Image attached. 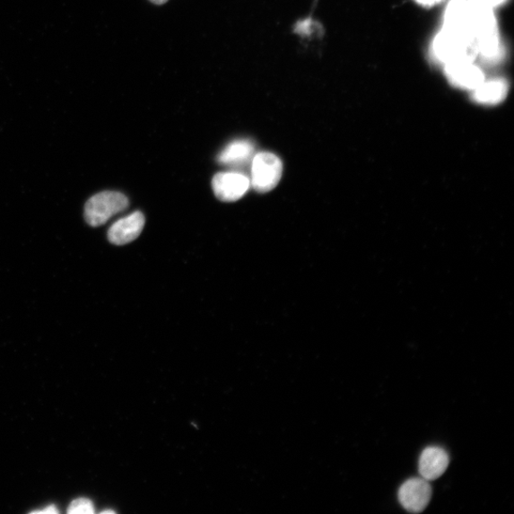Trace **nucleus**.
<instances>
[{
  "label": "nucleus",
  "mask_w": 514,
  "mask_h": 514,
  "mask_svg": "<svg viewBox=\"0 0 514 514\" xmlns=\"http://www.w3.org/2000/svg\"><path fill=\"white\" fill-rule=\"evenodd\" d=\"M433 52L447 65L462 61L473 62L477 48L472 34L444 28L433 41Z\"/></svg>",
  "instance_id": "1"
},
{
  "label": "nucleus",
  "mask_w": 514,
  "mask_h": 514,
  "mask_svg": "<svg viewBox=\"0 0 514 514\" xmlns=\"http://www.w3.org/2000/svg\"><path fill=\"white\" fill-rule=\"evenodd\" d=\"M283 163L277 155L268 152L255 154L251 163V187L258 193L273 191L282 179Z\"/></svg>",
  "instance_id": "2"
},
{
  "label": "nucleus",
  "mask_w": 514,
  "mask_h": 514,
  "mask_svg": "<svg viewBox=\"0 0 514 514\" xmlns=\"http://www.w3.org/2000/svg\"><path fill=\"white\" fill-rule=\"evenodd\" d=\"M128 198L118 192H103L91 196L85 206V220L91 227H99L126 210Z\"/></svg>",
  "instance_id": "3"
},
{
  "label": "nucleus",
  "mask_w": 514,
  "mask_h": 514,
  "mask_svg": "<svg viewBox=\"0 0 514 514\" xmlns=\"http://www.w3.org/2000/svg\"><path fill=\"white\" fill-rule=\"evenodd\" d=\"M215 196L223 202H236L250 189V178L240 171H223L216 174L212 181Z\"/></svg>",
  "instance_id": "4"
},
{
  "label": "nucleus",
  "mask_w": 514,
  "mask_h": 514,
  "mask_svg": "<svg viewBox=\"0 0 514 514\" xmlns=\"http://www.w3.org/2000/svg\"><path fill=\"white\" fill-rule=\"evenodd\" d=\"M399 502L413 513L423 512L431 498V487L424 478H411L403 483L398 492Z\"/></svg>",
  "instance_id": "5"
},
{
  "label": "nucleus",
  "mask_w": 514,
  "mask_h": 514,
  "mask_svg": "<svg viewBox=\"0 0 514 514\" xmlns=\"http://www.w3.org/2000/svg\"><path fill=\"white\" fill-rule=\"evenodd\" d=\"M145 217L142 212H135L121 218L108 231V239L112 244L126 245L135 240L144 231Z\"/></svg>",
  "instance_id": "6"
},
{
  "label": "nucleus",
  "mask_w": 514,
  "mask_h": 514,
  "mask_svg": "<svg viewBox=\"0 0 514 514\" xmlns=\"http://www.w3.org/2000/svg\"><path fill=\"white\" fill-rule=\"evenodd\" d=\"M255 154L256 147L250 140H235L217 155V162L231 168H245L251 166Z\"/></svg>",
  "instance_id": "7"
},
{
  "label": "nucleus",
  "mask_w": 514,
  "mask_h": 514,
  "mask_svg": "<svg viewBox=\"0 0 514 514\" xmlns=\"http://www.w3.org/2000/svg\"><path fill=\"white\" fill-rule=\"evenodd\" d=\"M445 72L448 80L459 88L475 90L484 83V74L472 61L447 65Z\"/></svg>",
  "instance_id": "8"
},
{
  "label": "nucleus",
  "mask_w": 514,
  "mask_h": 514,
  "mask_svg": "<svg viewBox=\"0 0 514 514\" xmlns=\"http://www.w3.org/2000/svg\"><path fill=\"white\" fill-rule=\"evenodd\" d=\"M449 463L446 450L439 447H429L420 456L419 474L428 481L438 479L446 472Z\"/></svg>",
  "instance_id": "9"
},
{
  "label": "nucleus",
  "mask_w": 514,
  "mask_h": 514,
  "mask_svg": "<svg viewBox=\"0 0 514 514\" xmlns=\"http://www.w3.org/2000/svg\"><path fill=\"white\" fill-rule=\"evenodd\" d=\"M444 28L472 34L468 0H451L446 10Z\"/></svg>",
  "instance_id": "10"
},
{
  "label": "nucleus",
  "mask_w": 514,
  "mask_h": 514,
  "mask_svg": "<svg viewBox=\"0 0 514 514\" xmlns=\"http://www.w3.org/2000/svg\"><path fill=\"white\" fill-rule=\"evenodd\" d=\"M509 86L506 81L494 80L483 83L475 90L473 98L477 103L494 105L503 101L508 93Z\"/></svg>",
  "instance_id": "11"
},
{
  "label": "nucleus",
  "mask_w": 514,
  "mask_h": 514,
  "mask_svg": "<svg viewBox=\"0 0 514 514\" xmlns=\"http://www.w3.org/2000/svg\"><path fill=\"white\" fill-rule=\"evenodd\" d=\"M69 513H86L91 514L95 512V508L91 501L85 500V498H81V500H76L73 501L68 509Z\"/></svg>",
  "instance_id": "12"
},
{
  "label": "nucleus",
  "mask_w": 514,
  "mask_h": 514,
  "mask_svg": "<svg viewBox=\"0 0 514 514\" xmlns=\"http://www.w3.org/2000/svg\"><path fill=\"white\" fill-rule=\"evenodd\" d=\"M415 2L423 6L431 7L442 3L443 0H415Z\"/></svg>",
  "instance_id": "13"
},
{
  "label": "nucleus",
  "mask_w": 514,
  "mask_h": 514,
  "mask_svg": "<svg viewBox=\"0 0 514 514\" xmlns=\"http://www.w3.org/2000/svg\"><path fill=\"white\" fill-rule=\"evenodd\" d=\"M57 512H58L57 509L54 505H52V506L47 507V508H46L45 510H35V511H33L32 513H48V514H53V513H57Z\"/></svg>",
  "instance_id": "14"
},
{
  "label": "nucleus",
  "mask_w": 514,
  "mask_h": 514,
  "mask_svg": "<svg viewBox=\"0 0 514 514\" xmlns=\"http://www.w3.org/2000/svg\"><path fill=\"white\" fill-rule=\"evenodd\" d=\"M486 2L493 8L503 4L506 2V0H486Z\"/></svg>",
  "instance_id": "15"
},
{
  "label": "nucleus",
  "mask_w": 514,
  "mask_h": 514,
  "mask_svg": "<svg viewBox=\"0 0 514 514\" xmlns=\"http://www.w3.org/2000/svg\"><path fill=\"white\" fill-rule=\"evenodd\" d=\"M151 3L158 5L164 4L168 2V0H150Z\"/></svg>",
  "instance_id": "16"
},
{
  "label": "nucleus",
  "mask_w": 514,
  "mask_h": 514,
  "mask_svg": "<svg viewBox=\"0 0 514 514\" xmlns=\"http://www.w3.org/2000/svg\"><path fill=\"white\" fill-rule=\"evenodd\" d=\"M102 513H114L113 510H106V511H102Z\"/></svg>",
  "instance_id": "17"
}]
</instances>
